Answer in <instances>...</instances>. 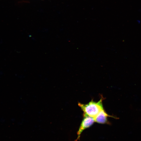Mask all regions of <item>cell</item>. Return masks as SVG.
I'll use <instances>...</instances> for the list:
<instances>
[{
  "label": "cell",
  "instance_id": "obj_1",
  "mask_svg": "<svg viewBox=\"0 0 141 141\" xmlns=\"http://www.w3.org/2000/svg\"><path fill=\"white\" fill-rule=\"evenodd\" d=\"M104 98L101 96L100 100L98 102L93 100L87 104L78 103V105L84 112L83 116H88L94 118L100 112L104 109L102 101Z\"/></svg>",
  "mask_w": 141,
  "mask_h": 141
},
{
  "label": "cell",
  "instance_id": "obj_2",
  "mask_svg": "<svg viewBox=\"0 0 141 141\" xmlns=\"http://www.w3.org/2000/svg\"><path fill=\"white\" fill-rule=\"evenodd\" d=\"M95 122L93 118L88 116H83V118L77 132V137L76 141L79 139L83 132L92 126Z\"/></svg>",
  "mask_w": 141,
  "mask_h": 141
},
{
  "label": "cell",
  "instance_id": "obj_3",
  "mask_svg": "<svg viewBox=\"0 0 141 141\" xmlns=\"http://www.w3.org/2000/svg\"><path fill=\"white\" fill-rule=\"evenodd\" d=\"M111 117L115 119L118 118L108 114L104 109L101 110L98 115L94 118L95 122L101 124H110L108 120V117Z\"/></svg>",
  "mask_w": 141,
  "mask_h": 141
}]
</instances>
